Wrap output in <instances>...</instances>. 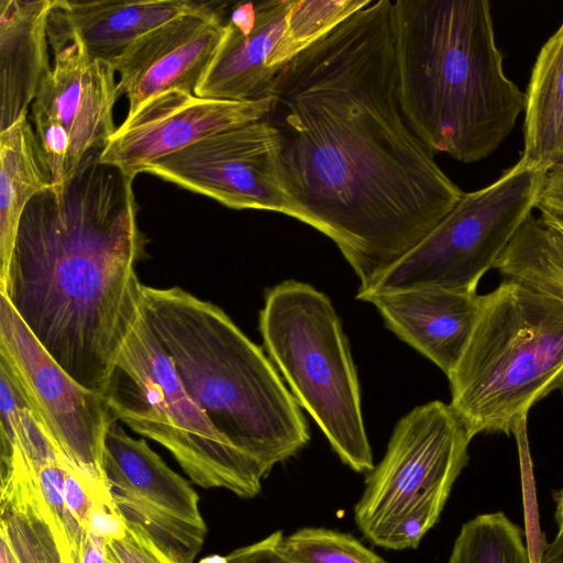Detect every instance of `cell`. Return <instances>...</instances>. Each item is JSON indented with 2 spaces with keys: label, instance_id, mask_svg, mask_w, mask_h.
Wrapping results in <instances>:
<instances>
[{
  "label": "cell",
  "instance_id": "obj_32",
  "mask_svg": "<svg viewBox=\"0 0 563 563\" xmlns=\"http://www.w3.org/2000/svg\"><path fill=\"white\" fill-rule=\"evenodd\" d=\"M88 531L107 541L118 540L126 534L128 525L115 509L96 501L90 512Z\"/></svg>",
  "mask_w": 563,
  "mask_h": 563
},
{
  "label": "cell",
  "instance_id": "obj_33",
  "mask_svg": "<svg viewBox=\"0 0 563 563\" xmlns=\"http://www.w3.org/2000/svg\"><path fill=\"white\" fill-rule=\"evenodd\" d=\"M75 563H109L107 540L91 531H86Z\"/></svg>",
  "mask_w": 563,
  "mask_h": 563
},
{
  "label": "cell",
  "instance_id": "obj_2",
  "mask_svg": "<svg viewBox=\"0 0 563 563\" xmlns=\"http://www.w3.org/2000/svg\"><path fill=\"white\" fill-rule=\"evenodd\" d=\"M91 152L26 206L0 294L80 386L106 393L142 314L145 238L132 177Z\"/></svg>",
  "mask_w": 563,
  "mask_h": 563
},
{
  "label": "cell",
  "instance_id": "obj_17",
  "mask_svg": "<svg viewBox=\"0 0 563 563\" xmlns=\"http://www.w3.org/2000/svg\"><path fill=\"white\" fill-rule=\"evenodd\" d=\"M385 325L433 362L448 377L459 362L475 325L477 292L424 287L371 296Z\"/></svg>",
  "mask_w": 563,
  "mask_h": 563
},
{
  "label": "cell",
  "instance_id": "obj_12",
  "mask_svg": "<svg viewBox=\"0 0 563 563\" xmlns=\"http://www.w3.org/2000/svg\"><path fill=\"white\" fill-rule=\"evenodd\" d=\"M145 172L230 208L296 219L278 175L277 136L266 119L205 137L152 163Z\"/></svg>",
  "mask_w": 563,
  "mask_h": 563
},
{
  "label": "cell",
  "instance_id": "obj_31",
  "mask_svg": "<svg viewBox=\"0 0 563 563\" xmlns=\"http://www.w3.org/2000/svg\"><path fill=\"white\" fill-rule=\"evenodd\" d=\"M536 208L563 221V161L547 170Z\"/></svg>",
  "mask_w": 563,
  "mask_h": 563
},
{
  "label": "cell",
  "instance_id": "obj_8",
  "mask_svg": "<svg viewBox=\"0 0 563 563\" xmlns=\"http://www.w3.org/2000/svg\"><path fill=\"white\" fill-rule=\"evenodd\" d=\"M471 440L450 404L430 401L404 416L354 508L366 539L389 550L417 548L466 466Z\"/></svg>",
  "mask_w": 563,
  "mask_h": 563
},
{
  "label": "cell",
  "instance_id": "obj_5",
  "mask_svg": "<svg viewBox=\"0 0 563 563\" xmlns=\"http://www.w3.org/2000/svg\"><path fill=\"white\" fill-rule=\"evenodd\" d=\"M471 439L514 433L531 407L563 388V302L505 278L481 296L466 346L448 377Z\"/></svg>",
  "mask_w": 563,
  "mask_h": 563
},
{
  "label": "cell",
  "instance_id": "obj_38",
  "mask_svg": "<svg viewBox=\"0 0 563 563\" xmlns=\"http://www.w3.org/2000/svg\"><path fill=\"white\" fill-rule=\"evenodd\" d=\"M15 460H22V459H15ZM13 461H14V460H13ZM13 461H12V462H13ZM23 461H24V460H23ZM12 462H11V463H12ZM11 463H10V464H11ZM10 464H9V465H10ZM9 465H8V466H9ZM8 466H7V467H8ZM4 468H5V467H4ZM4 468H2V470H4ZM2 470H1V471H2Z\"/></svg>",
  "mask_w": 563,
  "mask_h": 563
},
{
  "label": "cell",
  "instance_id": "obj_34",
  "mask_svg": "<svg viewBox=\"0 0 563 563\" xmlns=\"http://www.w3.org/2000/svg\"><path fill=\"white\" fill-rule=\"evenodd\" d=\"M539 563H563V530H558L555 538L547 544Z\"/></svg>",
  "mask_w": 563,
  "mask_h": 563
},
{
  "label": "cell",
  "instance_id": "obj_4",
  "mask_svg": "<svg viewBox=\"0 0 563 563\" xmlns=\"http://www.w3.org/2000/svg\"><path fill=\"white\" fill-rule=\"evenodd\" d=\"M142 311L192 400L266 476L309 442L277 368L220 307L177 286H143Z\"/></svg>",
  "mask_w": 563,
  "mask_h": 563
},
{
  "label": "cell",
  "instance_id": "obj_20",
  "mask_svg": "<svg viewBox=\"0 0 563 563\" xmlns=\"http://www.w3.org/2000/svg\"><path fill=\"white\" fill-rule=\"evenodd\" d=\"M525 96L521 158L548 170L563 161V22L540 49Z\"/></svg>",
  "mask_w": 563,
  "mask_h": 563
},
{
  "label": "cell",
  "instance_id": "obj_16",
  "mask_svg": "<svg viewBox=\"0 0 563 563\" xmlns=\"http://www.w3.org/2000/svg\"><path fill=\"white\" fill-rule=\"evenodd\" d=\"M292 1L238 3L195 95L232 101L266 98L278 73L269 68L268 60L282 38Z\"/></svg>",
  "mask_w": 563,
  "mask_h": 563
},
{
  "label": "cell",
  "instance_id": "obj_13",
  "mask_svg": "<svg viewBox=\"0 0 563 563\" xmlns=\"http://www.w3.org/2000/svg\"><path fill=\"white\" fill-rule=\"evenodd\" d=\"M269 97L253 101L202 98L172 90L126 115L100 153V162L134 178L148 165L218 132L264 119Z\"/></svg>",
  "mask_w": 563,
  "mask_h": 563
},
{
  "label": "cell",
  "instance_id": "obj_3",
  "mask_svg": "<svg viewBox=\"0 0 563 563\" xmlns=\"http://www.w3.org/2000/svg\"><path fill=\"white\" fill-rule=\"evenodd\" d=\"M398 99L432 152L462 163L492 155L525 111L505 74L487 0L391 1Z\"/></svg>",
  "mask_w": 563,
  "mask_h": 563
},
{
  "label": "cell",
  "instance_id": "obj_9",
  "mask_svg": "<svg viewBox=\"0 0 563 563\" xmlns=\"http://www.w3.org/2000/svg\"><path fill=\"white\" fill-rule=\"evenodd\" d=\"M545 173L520 158L490 185L464 192L415 247L358 289L356 298L424 287L476 292L483 275L536 209Z\"/></svg>",
  "mask_w": 563,
  "mask_h": 563
},
{
  "label": "cell",
  "instance_id": "obj_18",
  "mask_svg": "<svg viewBox=\"0 0 563 563\" xmlns=\"http://www.w3.org/2000/svg\"><path fill=\"white\" fill-rule=\"evenodd\" d=\"M188 0H57L48 16L52 48L78 40L93 58L113 65L137 38L199 5Z\"/></svg>",
  "mask_w": 563,
  "mask_h": 563
},
{
  "label": "cell",
  "instance_id": "obj_26",
  "mask_svg": "<svg viewBox=\"0 0 563 563\" xmlns=\"http://www.w3.org/2000/svg\"><path fill=\"white\" fill-rule=\"evenodd\" d=\"M60 453L30 472L38 505L55 536L63 563H75L87 530L81 528L66 506Z\"/></svg>",
  "mask_w": 563,
  "mask_h": 563
},
{
  "label": "cell",
  "instance_id": "obj_7",
  "mask_svg": "<svg viewBox=\"0 0 563 563\" xmlns=\"http://www.w3.org/2000/svg\"><path fill=\"white\" fill-rule=\"evenodd\" d=\"M104 396L118 420L164 446L195 484L225 488L242 498L260 494L263 468L223 437L192 400L143 311Z\"/></svg>",
  "mask_w": 563,
  "mask_h": 563
},
{
  "label": "cell",
  "instance_id": "obj_15",
  "mask_svg": "<svg viewBox=\"0 0 563 563\" xmlns=\"http://www.w3.org/2000/svg\"><path fill=\"white\" fill-rule=\"evenodd\" d=\"M53 52L54 66L40 80L33 102L67 131L76 172L86 156L104 147L117 129L115 70L91 57L76 38Z\"/></svg>",
  "mask_w": 563,
  "mask_h": 563
},
{
  "label": "cell",
  "instance_id": "obj_37",
  "mask_svg": "<svg viewBox=\"0 0 563 563\" xmlns=\"http://www.w3.org/2000/svg\"><path fill=\"white\" fill-rule=\"evenodd\" d=\"M199 563H228V560L227 556L214 554L203 558L202 560L199 561Z\"/></svg>",
  "mask_w": 563,
  "mask_h": 563
},
{
  "label": "cell",
  "instance_id": "obj_10",
  "mask_svg": "<svg viewBox=\"0 0 563 563\" xmlns=\"http://www.w3.org/2000/svg\"><path fill=\"white\" fill-rule=\"evenodd\" d=\"M0 364L54 445L114 508L103 473V443L118 421L103 394L75 382L44 350L0 294Z\"/></svg>",
  "mask_w": 563,
  "mask_h": 563
},
{
  "label": "cell",
  "instance_id": "obj_24",
  "mask_svg": "<svg viewBox=\"0 0 563 563\" xmlns=\"http://www.w3.org/2000/svg\"><path fill=\"white\" fill-rule=\"evenodd\" d=\"M449 563H531L522 530L504 512L466 521L453 544Z\"/></svg>",
  "mask_w": 563,
  "mask_h": 563
},
{
  "label": "cell",
  "instance_id": "obj_27",
  "mask_svg": "<svg viewBox=\"0 0 563 563\" xmlns=\"http://www.w3.org/2000/svg\"><path fill=\"white\" fill-rule=\"evenodd\" d=\"M295 563H388L353 536L324 528H302L284 537Z\"/></svg>",
  "mask_w": 563,
  "mask_h": 563
},
{
  "label": "cell",
  "instance_id": "obj_23",
  "mask_svg": "<svg viewBox=\"0 0 563 563\" xmlns=\"http://www.w3.org/2000/svg\"><path fill=\"white\" fill-rule=\"evenodd\" d=\"M0 537L16 563H63L25 466L1 476Z\"/></svg>",
  "mask_w": 563,
  "mask_h": 563
},
{
  "label": "cell",
  "instance_id": "obj_22",
  "mask_svg": "<svg viewBox=\"0 0 563 563\" xmlns=\"http://www.w3.org/2000/svg\"><path fill=\"white\" fill-rule=\"evenodd\" d=\"M494 268L563 302V221L530 214L518 229Z\"/></svg>",
  "mask_w": 563,
  "mask_h": 563
},
{
  "label": "cell",
  "instance_id": "obj_36",
  "mask_svg": "<svg viewBox=\"0 0 563 563\" xmlns=\"http://www.w3.org/2000/svg\"><path fill=\"white\" fill-rule=\"evenodd\" d=\"M0 563H16L7 541L0 537Z\"/></svg>",
  "mask_w": 563,
  "mask_h": 563
},
{
  "label": "cell",
  "instance_id": "obj_30",
  "mask_svg": "<svg viewBox=\"0 0 563 563\" xmlns=\"http://www.w3.org/2000/svg\"><path fill=\"white\" fill-rule=\"evenodd\" d=\"M283 540V531H275L253 544L239 548L225 555L228 563H295L285 553Z\"/></svg>",
  "mask_w": 563,
  "mask_h": 563
},
{
  "label": "cell",
  "instance_id": "obj_14",
  "mask_svg": "<svg viewBox=\"0 0 563 563\" xmlns=\"http://www.w3.org/2000/svg\"><path fill=\"white\" fill-rule=\"evenodd\" d=\"M211 3L199 5L133 42L113 63L118 92L128 115L150 99L172 90L195 93L225 33V21Z\"/></svg>",
  "mask_w": 563,
  "mask_h": 563
},
{
  "label": "cell",
  "instance_id": "obj_6",
  "mask_svg": "<svg viewBox=\"0 0 563 563\" xmlns=\"http://www.w3.org/2000/svg\"><path fill=\"white\" fill-rule=\"evenodd\" d=\"M260 331L296 401L341 461L355 472H372L358 378L329 297L307 283L282 282L265 294Z\"/></svg>",
  "mask_w": 563,
  "mask_h": 563
},
{
  "label": "cell",
  "instance_id": "obj_11",
  "mask_svg": "<svg viewBox=\"0 0 563 563\" xmlns=\"http://www.w3.org/2000/svg\"><path fill=\"white\" fill-rule=\"evenodd\" d=\"M102 467L113 506L129 527L144 533L176 563H194L207 526L199 496L144 439L117 422L108 429Z\"/></svg>",
  "mask_w": 563,
  "mask_h": 563
},
{
  "label": "cell",
  "instance_id": "obj_29",
  "mask_svg": "<svg viewBox=\"0 0 563 563\" xmlns=\"http://www.w3.org/2000/svg\"><path fill=\"white\" fill-rule=\"evenodd\" d=\"M109 563H176L141 531L129 527L126 534L107 541Z\"/></svg>",
  "mask_w": 563,
  "mask_h": 563
},
{
  "label": "cell",
  "instance_id": "obj_25",
  "mask_svg": "<svg viewBox=\"0 0 563 563\" xmlns=\"http://www.w3.org/2000/svg\"><path fill=\"white\" fill-rule=\"evenodd\" d=\"M369 0H294L268 66L278 71L299 53L365 7Z\"/></svg>",
  "mask_w": 563,
  "mask_h": 563
},
{
  "label": "cell",
  "instance_id": "obj_19",
  "mask_svg": "<svg viewBox=\"0 0 563 563\" xmlns=\"http://www.w3.org/2000/svg\"><path fill=\"white\" fill-rule=\"evenodd\" d=\"M57 0L0 2V132L26 118L49 70L47 22Z\"/></svg>",
  "mask_w": 563,
  "mask_h": 563
},
{
  "label": "cell",
  "instance_id": "obj_28",
  "mask_svg": "<svg viewBox=\"0 0 563 563\" xmlns=\"http://www.w3.org/2000/svg\"><path fill=\"white\" fill-rule=\"evenodd\" d=\"M31 111L37 141L51 173L52 185H62L75 173L70 137L56 119L34 102Z\"/></svg>",
  "mask_w": 563,
  "mask_h": 563
},
{
  "label": "cell",
  "instance_id": "obj_21",
  "mask_svg": "<svg viewBox=\"0 0 563 563\" xmlns=\"http://www.w3.org/2000/svg\"><path fill=\"white\" fill-rule=\"evenodd\" d=\"M51 185L49 169L27 117L0 132V282L26 206Z\"/></svg>",
  "mask_w": 563,
  "mask_h": 563
},
{
  "label": "cell",
  "instance_id": "obj_1",
  "mask_svg": "<svg viewBox=\"0 0 563 563\" xmlns=\"http://www.w3.org/2000/svg\"><path fill=\"white\" fill-rule=\"evenodd\" d=\"M390 0H369L277 73L266 119L296 219L372 284L463 191L410 129L398 99Z\"/></svg>",
  "mask_w": 563,
  "mask_h": 563
},
{
  "label": "cell",
  "instance_id": "obj_35",
  "mask_svg": "<svg viewBox=\"0 0 563 563\" xmlns=\"http://www.w3.org/2000/svg\"><path fill=\"white\" fill-rule=\"evenodd\" d=\"M555 522L558 530H563V487L555 494Z\"/></svg>",
  "mask_w": 563,
  "mask_h": 563
}]
</instances>
